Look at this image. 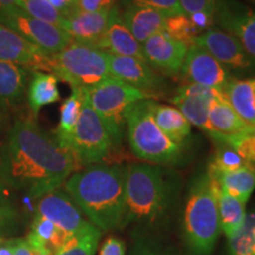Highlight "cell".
Here are the masks:
<instances>
[{"label": "cell", "instance_id": "6da1fadb", "mask_svg": "<svg viewBox=\"0 0 255 255\" xmlns=\"http://www.w3.org/2000/svg\"><path fill=\"white\" fill-rule=\"evenodd\" d=\"M79 167L72 152L32 117L18 119L0 142V181L33 199L59 189Z\"/></svg>", "mask_w": 255, "mask_h": 255}, {"label": "cell", "instance_id": "7a4b0ae2", "mask_svg": "<svg viewBox=\"0 0 255 255\" xmlns=\"http://www.w3.org/2000/svg\"><path fill=\"white\" fill-rule=\"evenodd\" d=\"M64 190L89 221L104 232L122 228L126 213V167L98 163L75 171Z\"/></svg>", "mask_w": 255, "mask_h": 255}, {"label": "cell", "instance_id": "3957f363", "mask_svg": "<svg viewBox=\"0 0 255 255\" xmlns=\"http://www.w3.org/2000/svg\"><path fill=\"white\" fill-rule=\"evenodd\" d=\"M173 201V188L163 168L149 163L126 167V213L122 228L137 226L138 231L163 225Z\"/></svg>", "mask_w": 255, "mask_h": 255}, {"label": "cell", "instance_id": "277c9868", "mask_svg": "<svg viewBox=\"0 0 255 255\" xmlns=\"http://www.w3.org/2000/svg\"><path fill=\"white\" fill-rule=\"evenodd\" d=\"M183 238L193 255H210L220 233L218 199L207 173L194 178L184 203Z\"/></svg>", "mask_w": 255, "mask_h": 255}, {"label": "cell", "instance_id": "5b68a950", "mask_svg": "<svg viewBox=\"0 0 255 255\" xmlns=\"http://www.w3.org/2000/svg\"><path fill=\"white\" fill-rule=\"evenodd\" d=\"M151 101L137 102L127 115V136L137 158L155 165L181 162L183 148L171 141L159 129L151 113Z\"/></svg>", "mask_w": 255, "mask_h": 255}, {"label": "cell", "instance_id": "8992f818", "mask_svg": "<svg viewBox=\"0 0 255 255\" xmlns=\"http://www.w3.org/2000/svg\"><path fill=\"white\" fill-rule=\"evenodd\" d=\"M88 95L91 107L107 128L114 149L122 145L127 130V115L132 105L157 98L154 92L141 90L113 76L89 89Z\"/></svg>", "mask_w": 255, "mask_h": 255}, {"label": "cell", "instance_id": "52a82bcc", "mask_svg": "<svg viewBox=\"0 0 255 255\" xmlns=\"http://www.w3.org/2000/svg\"><path fill=\"white\" fill-rule=\"evenodd\" d=\"M49 72L72 88L89 89L110 77L108 53L72 41L68 47L50 55Z\"/></svg>", "mask_w": 255, "mask_h": 255}, {"label": "cell", "instance_id": "ba28073f", "mask_svg": "<svg viewBox=\"0 0 255 255\" xmlns=\"http://www.w3.org/2000/svg\"><path fill=\"white\" fill-rule=\"evenodd\" d=\"M68 149L81 167L102 163L114 150L107 128L91 107L88 90L85 91L81 115L70 138Z\"/></svg>", "mask_w": 255, "mask_h": 255}, {"label": "cell", "instance_id": "9c48e42d", "mask_svg": "<svg viewBox=\"0 0 255 255\" xmlns=\"http://www.w3.org/2000/svg\"><path fill=\"white\" fill-rule=\"evenodd\" d=\"M0 24L14 31L49 55H55L72 43L71 37L55 25L31 17L17 6L0 11Z\"/></svg>", "mask_w": 255, "mask_h": 255}, {"label": "cell", "instance_id": "30bf717a", "mask_svg": "<svg viewBox=\"0 0 255 255\" xmlns=\"http://www.w3.org/2000/svg\"><path fill=\"white\" fill-rule=\"evenodd\" d=\"M214 24L240 41L255 59V12L238 0H219L214 11Z\"/></svg>", "mask_w": 255, "mask_h": 255}, {"label": "cell", "instance_id": "8fae6325", "mask_svg": "<svg viewBox=\"0 0 255 255\" xmlns=\"http://www.w3.org/2000/svg\"><path fill=\"white\" fill-rule=\"evenodd\" d=\"M36 214L43 216L69 235L84 232L92 223L73 202L65 190L56 189L37 199Z\"/></svg>", "mask_w": 255, "mask_h": 255}, {"label": "cell", "instance_id": "7c38bea8", "mask_svg": "<svg viewBox=\"0 0 255 255\" xmlns=\"http://www.w3.org/2000/svg\"><path fill=\"white\" fill-rule=\"evenodd\" d=\"M180 75L186 83L220 89L223 91L233 79L228 70L221 63H219L208 51L196 44L188 47Z\"/></svg>", "mask_w": 255, "mask_h": 255}, {"label": "cell", "instance_id": "4fadbf2b", "mask_svg": "<svg viewBox=\"0 0 255 255\" xmlns=\"http://www.w3.org/2000/svg\"><path fill=\"white\" fill-rule=\"evenodd\" d=\"M223 95L225 91L220 89L186 83L177 89L170 102L183 114L188 122L210 136L212 129L208 120L210 104Z\"/></svg>", "mask_w": 255, "mask_h": 255}, {"label": "cell", "instance_id": "5bb4252c", "mask_svg": "<svg viewBox=\"0 0 255 255\" xmlns=\"http://www.w3.org/2000/svg\"><path fill=\"white\" fill-rule=\"evenodd\" d=\"M196 45L203 47L223 66L233 70H250L254 66L251 57L237 38L227 32L212 27L196 38Z\"/></svg>", "mask_w": 255, "mask_h": 255}, {"label": "cell", "instance_id": "9a60e30c", "mask_svg": "<svg viewBox=\"0 0 255 255\" xmlns=\"http://www.w3.org/2000/svg\"><path fill=\"white\" fill-rule=\"evenodd\" d=\"M145 62L155 70L165 75H180L188 46L173 39L165 32L155 34L142 44Z\"/></svg>", "mask_w": 255, "mask_h": 255}, {"label": "cell", "instance_id": "2e32d148", "mask_svg": "<svg viewBox=\"0 0 255 255\" xmlns=\"http://www.w3.org/2000/svg\"><path fill=\"white\" fill-rule=\"evenodd\" d=\"M50 55L0 24V60L11 62L30 71H49Z\"/></svg>", "mask_w": 255, "mask_h": 255}, {"label": "cell", "instance_id": "e0dca14e", "mask_svg": "<svg viewBox=\"0 0 255 255\" xmlns=\"http://www.w3.org/2000/svg\"><path fill=\"white\" fill-rule=\"evenodd\" d=\"M108 64L110 76L141 90L155 94L164 85L163 77L141 59L108 55Z\"/></svg>", "mask_w": 255, "mask_h": 255}, {"label": "cell", "instance_id": "ac0fdd59", "mask_svg": "<svg viewBox=\"0 0 255 255\" xmlns=\"http://www.w3.org/2000/svg\"><path fill=\"white\" fill-rule=\"evenodd\" d=\"M96 49L103 51L108 55L133 57L145 62L142 45L133 38L131 32L124 24L117 6H115L111 11L109 24Z\"/></svg>", "mask_w": 255, "mask_h": 255}, {"label": "cell", "instance_id": "d6986e66", "mask_svg": "<svg viewBox=\"0 0 255 255\" xmlns=\"http://www.w3.org/2000/svg\"><path fill=\"white\" fill-rule=\"evenodd\" d=\"M210 137L219 143H226L228 138L245 133H251L252 127L233 109L226 94L218 97L210 104L208 114Z\"/></svg>", "mask_w": 255, "mask_h": 255}, {"label": "cell", "instance_id": "ffe728a7", "mask_svg": "<svg viewBox=\"0 0 255 255\" xmlns=\"http://www.w3.org/2000/svg\"><path fill=\"white\" fill-rule=\"evenodd\" d=\"M111 11L92 13L77 11L71 17L65 18L62 30L65 31L75 43L96 47L107 30Z\"/></svg>", "mask_w": 255, "mask_h": 255}, {"label": "cell", "instance_id": "44dd1931", "mask_svg": "<svg viewBox=\"0 0 255 255\" xmlns=\"http://www.w3.org/2000/svg\"><path fill=\"white\" fill-rule=\"evenodd\" d=\"M121 17L141 45L150 37L164 32L167 20V15L161 12L144 7L124 8V11L121 12Z\"/></svg>", "mask_w": 255, "mask_h": 255}, {"label": "cell", "instance_id": "7402d4cb", "mask_svg": "<svg viewBox=\"0 0 255 255\" xmlns=\"http://www.w3.org/2000/svg\"><path fill=\"white\" fill-rule=\"evenodd\" d=\"M150 107L152 116L159 129L171 141L183 148L190 138V123L183 116V114L177 108L159 104L154 100L151 101Z\"/></svg>", "mask_w": 255, "mask_h": 255}, {"label": "cell", "instance_id": "603a6c76", "mask_svg": "<svg viewBox=\"0 0 255 255\" xmlns=\"http://www.w3.org/2000/svg\"><path fill=\"white\" fill-rule=\"evenodd\" d=\"M27 87V70L18 64L0 60V107L7 108L23 101Z\"/></svg>", "mask_w": 255, "mask_h": 255}, {"label": "cell", "instance_id": "cb8c5ba5", "mask_svg": "<svg viewBox=\"0 0 255 255\" xmlns=\"http://www.w3.org/2000/svg\"><path fill=\"white\" fill-rule=\"evenodd\" d=\"M225 94L233 109L248 126L255 127V77L232 79Z\"/></svg>", "mask_w": 255, "mask_h": 255}, {"label": "cell", "instance_id": "d4e9b609", "mask_svg": "<svg viewBox=\"0 0 255 255\" xmlns=\"http://www.w3.org/2000/svg\"><path fill=\"white\" fill-rule=\"evenodd\" d=\"M60 100L58 78L52 73L32 71V78L27 89L28 107L34 116L45 105L57 103Z\"/></svg>", "mask_w": 255, "mask_h": 255}, {"label": "cell", "instance_id": "484cf974", "mask_svg": "<svg viewBox=\"0 0 255 255\" xmlns=\"http://www.w3.org/2000/svg\"><path fill=\"white\" fill-rule=\"evenodd\" d=\"M216 178L223 193L246 203L255 189V165L246 163L241 168L219 175Z\"/></svg>", "mask_w": 255, "mask_h": 255}, {"label": "cell", "instance_id": "4316f807", "mask_svg": "<svg viewBox=\"0 0 255 255\" xmlns=\"http://www.w3.org/2000/svg\"><path fill=\"white\" fill-rule=\"evenodd\" d=\"M87 89L72 88L71 95L65 98L60 107L59 124L57 127L55 138L60 145L68 149V144L71 138L76 124L81 115L83 100H84Z\"/></svg>", "mask_w": 255, "mask_h": 255}, {"label": "cell", "instance_id": "83f0119b", "mask_svg": "<svg viewBox=\"0 0 255 255\" xmlns=\"http://www.w3.org/2000/svg\"><path fill=\"white\" fill-rule=\"evenodd\" d=\"M246 203L223 193L218 196L220 229L228 239L234 237L244 226L246 220Z\"/></svg>", "mask_w": 255, "mask_h": 255}, {"label": "cell", "instance_id": "f1b7e54d", "mask_svg": "<svg viewBox=\"0 0 255 255\" xmlns=\"http://www.w3.org/2000/svg\"><path fill=\"white\" fill-rule=\"evenodd\" d=\"M70 237L68 233L57 227L55 223L40 215H34L31 223V231L26 239L28 241L36 242L38 245L46 247L56 255L60 248L66 244Z\"/></svg>", "mask_w": 255, "mask_h": 255}, {"label": "cell", "instance_id": "f546056e", "mask_svg": "<svg viewBox=\"0 0 255 255\" xmlns=\"http://www.w3.org/2000/svg\"><path fill=\"white\" fill-rule=\"evenodd\" d=\"M101 229L90 226L84 232L72 235L56 255H95L101 239Z\"/></svg>", "mask_w": 255, "mask_h": 255}, {"label": "cell", "instance_id": "4dcf8cb0", "mask_svg": "<svg viewBox=\"0 0 255 255\" xmlns=\"http://www.w3.org/2000/svg\"><path fill=\"white\" fill-rule=\"evenodd\" d=\"M229 255H255V214L246 215L244 226L228 239Z\"/></svg>", "mask_w": 255, "mask_h": 255}, {"label": "cell", "instance_id": "1f68e13d", "mask_svg": "<svg viewBox=\"0 0 255 255\" xmlns=\"http://www.w3.org/2000/svg\"><path fill=\"white\" fill-rule=\"evenodd\" d=\"M246 163L248 162L244 161L231 145L226 144V143H220V146L216 149L213 158L210 159L207 174L218 177L223 173L241 168Z\"/></svg>", "mask_w": 255, "mask_h": 255}, {"label": "cell", "instance_id": "d6a6232c", "mask_svg": "<svg viewBox=\"0 0 255 255\" xmlns=\"http://www.w3.org/2000/svg\"><path fill=\"white\" fill-rule=\"evenodd\" d=\"M15 6L31 17L57 27L62 28L65 20V18L50 4L49 0H17Z\"/></svg>", "mask_w": 255, "mask_h": 255}, {"label": "cell", "instance_id": "836d02e7", "mask_svg": "<svg viewBox=\"0 0 255 255\" xmlns=\"http://www.w3.org/2000/svg\"><path fill=\"white\" fill-rule=\"evenodd\" d=\"M164 32L173 39L186 44L188 47L194 45L196 38L201 36L200 32L191 24L189 17L184 13L167 17Z\"/></svg>", "mask_w": 255, "mask_h": 255}, {"label": "cell", "instance_id": "e575fe53", "mask_svg": "<svg viewBox=\"0 0 255 255\" xmlns=\"http://www.w3.org/2000/svg\"><path fill=\"white\" fill-rule=\"evenodd\" d=\"M123 8L129 7H144L161 12L162 14L171 15L183 14L178 0H122Z\"/></svg>", "mask_w": 255, "mask_h": 255}, {"label": "cell", "instance_id": "d590c367", "mask_svg": "<svg viewBox=\"0 0 255 255\" xmlns=\"http://www.w3.org/2000/svg\"><path fill=\"white\" fill-rule=\"evenodd\" d=\"M20 218L15 207L5 197H0V239H7L20 227Z\"/></svg>", "mask_w": 255, "mask_h": 255}, {"label": "cell", "instance_id": "8d00e7d4", "mask_svg": "<svg viewBox=\"0 0 255 255\" xmlns=\"http://www.w3.org/2000/svg\"><path fill=\"white\" fill-rule=\"evenodd\" d=\"M226 144L231 145L244 161L255 165V136L252 133L231 137Z\"/></svg>", "mask_w": 255, "mask_h": 255}, {"label": "cell", "instance_id": "74e56055", "mask_svg": "<svg viewBox=\"0 0 255 255\" xmlns=\"http://www.w3.org/2000/svg\"><path fill=\"white\" fill-rule=\"evenodd\" d=\"M159 245L151 238L150 235L145 234L144 231L137 229L135 234V240L132 242L130 255H162Z\"/></svg>", "mask_w": 255, "mask_h": 255}, {"label": "cell", "instance_id": "f35d334b", "mask_svg": "<svg viewBox=\"0 0 255 255\" xmlns=\"http://www.w3.org/2000/svg\"><path fill=\"white\" fill-rule=\"evenodd\" d=\"M181 8L186 15H190L195 12L207 11L214 13L216 4L219 0H178Z\"/></svg>", "mask_w": 255, "mask_h": 255}, {"label": "cell", "instance_id": "ab89813d", "mask_svg": "<svg viewBox=\"0 0 255 255\" xmlns=\"http://www.w3.org/2000/svg\"><path fill=\"white\" fill-rule=\"evenodd\" d=\"M116 6V0H79L78 11L104 12L111 11Z\"/></svg>", "mask_w": 255, "mask_h": 255}, {"label": "cell", "instance_id": "60d3db41", "mask_svg": "<svg viewBox=\"0 0 255 255\" xmlns=\"http://www.w3.org/2000/svg\"><path fill=\"white\" fill-rule=\"evenodd\" d=\"M188 17H189L194 27H195L201 34L207 30H209V28H212L213 25H214V13H213V12L200 11L188 15Z\"/></svg>", "mask_w": 255, "mask_h": 255}, {"label": "cell", "instance_id": "b9f144b4", "mask_svg": "<svg viewBox=\"0 0 255 255\" xmlns=\"http://www.w3.org/2000/svg\"><path fill=\"white\" fill-rule=\"evenodd\" d=\"M100 255H126V245L119 238H108L102 245Z\"/></svg>", "mask_w": 255, "mask_h": 255}, {"label": "cell", "instance_id": "7bdbcfd3", "mask_svg": "<svg viewBox=\"0 0 255 255\" xmlns=\"http://www.w3.org/2000/svg\"><path fill=\"white\" fill-rule=\"evenodd\" d=\"M79 0H49L51 5L55 7L64 18L71 17L78 11Z\"/></svg>", "mask_w": 255, "mask_h": 255}, {"label": "cell", "instance_id": "ee69618b", "mask_svg": "<svg viewBox=\"0 0 255 255\" xmlns=\"http://www.w3.org/2000/svg\"><path fill=\"white\" fill-rule=\"evenodd\" d=\"M13 255H40L32 248L26 239H17L15 240Z\"/></svg>", "mask_w": 255, "mask_h": 255}, {"label": "cell", "instance_id": "f6af8a7d", "mask_svg": "<svg viewBox=\"0 0 255 255\" xmlns=\"http://www.w3.org/2000/svg\"><path fill=\"white\" fill-rule=\"evenodd\" d=\"M15 240L17 239H5L0 242V255H13Z\"/></svg>", "mask_w": 255, "mask_h": 255}, {"label": "cell", "instance_id": "bcb514c9", "mask_svg": "<svg viewBox=\"0 0 255 255\" xmlns=\"http://www.w3.org/2000/svg\"><path fill=\"white\" fill-rule=\"evenodd\" d=\"M15 4H17V0H0V11L15 6Z\"/></svg>", "mask_w": 255, "mask_h": 255}, {"label": "cell", "instance_id": "7dc6e473", "mask_svg": "<svg viewBox=\"0 0 255 255\" xmlns=\"http://www.w3.org/2000/svg\"><path fill=\"white\" fill-rule=\"evenodd\" d=\"M4 194H5V186L1 183V181H0V197H5Z\"/></svg>", "mask_w": 255, "mask_h": 255}, {"label": "cell", "instance_id": "c3c4849f", "mask_svg": "<svg viewBox=\"0 0 255 255\" xmlns=\"http://www.w3.org/2000/svg\"><path fill=\"white\" fill-rule=\"evenodd\" d=\"M162 255H180V254L176 253V252H175V251H168V252H165V253L162 254Z\"/></svg>", "mask_w": 255, "mask_h": 255}, {"label": "cell", "instance_id": "681fc988", "mask_svg": "<svg viewBox=\"0 0 255 255\" xmlns=\"http://www.w3.org/2000/svg\"><path fill=\"white\" fill-rule=\"evenodd\" d=\"M251 133L253 136H255V127H252V131H251Z\"/></svg>", "mask_w": 255, "mask_h": 255}, {"label": "cell", "instance_id": "f907efd6", "mask_svg": "<svg viewBox=\"0 0 255 255\" xmlns=\"http://www.w3.org/2000/svg\"><path fill=\"white\" fill-rule=\"evenodd\" d=\"M250 1H252V2H253V4L255 5V0H250Z\"/></svg>", "mask_w": 255, "mask_h": 255}, {"label": "cell", "instance_id": "816d5d0a", "mask_svg": "<svg viewBox=\"0 0 255 255\" xmlns=\"http://www.w3.org/2000/svg\"><path fill=\"white\" fill-rule=\"evenodd\" d=\"M2 240H5V239H0V242H1Z\"/></svg>", "mask_w": 255, "mask_h": 255}]
</instances>
